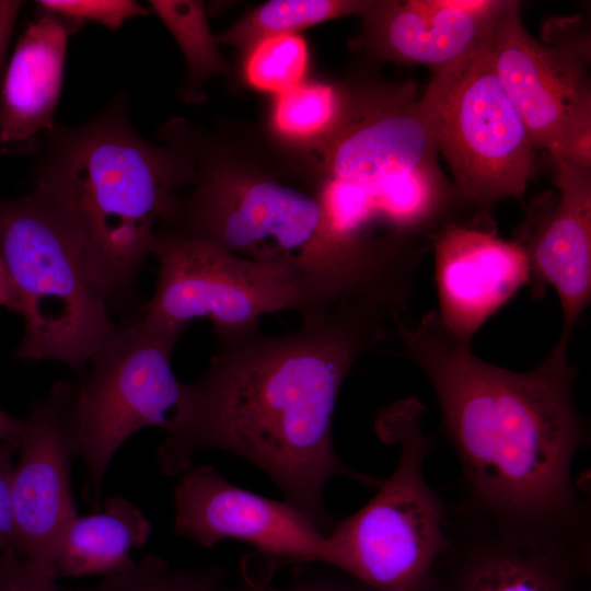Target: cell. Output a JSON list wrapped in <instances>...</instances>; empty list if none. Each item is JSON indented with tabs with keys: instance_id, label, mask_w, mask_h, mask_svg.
I'll return each instance as SVG.
<instances>
[{
	"instance_id": "6da1fadb",
	"label": "cell",
	"mask_w": 591,
	"mask_h": 591,
	"mask_svg": "<svg viewBox=\"0 0 591 591\" xmlns=\"http://www.w3.org/2000/svg\"><path fill=\"white\" fill-rule=\"evenodd\" d=\"M406 355L436 394L442 429L459 461L466 508L525 543L591 568V507L572 477L578 452L590 443L560 336L530 371L477 357L471 340L452 333L436 309L417 323L393 324Z\"/></svg>"
},
{
	"instance_id": "7a4b0ae2",
	"label": "cell",
	"mask_w": 591,
	"mask_h": 591,
	"mask_svg": "<svg viewBox=\"0 0 591 591\" xmlns=\"http://www.w3.org/2000/svg\"><path fill=\"white\" fill-rule=\"evenodd\" d=\"M392 334V323L379 314L339 310L303 318L281 335L257 329L218 339L205 372L182 383L155 450L161 472L182 475L204 450L240 456L328 535L338 519L326 509L327 484L344 477L376 489L383 480L339 456L333 420L354 363Z\"/></svg>"
},
{
	"instance_id": "3957f363",
	"label": "cell",
	"mask_w": 591,
	"mask_h": 591,
	"mask_svg": "<svg viewBox=\"0 0 591 591\" xmlns=\"http://www.w3.org/2000/svg\"><path fill=\"white\" fill-rule=\"evenodd\" d=\"M121 93L91 120L45 135L35 188L59 211L111 310L134 293L157 224L195 179L197 137L182 121L152 143L130 124Z\"/></svg>"
},
{
	"instance_id": "277c9868",
	"label": "cell",
	"mask_w": 591,
	"mask_h": 591,
	"mask_svg": "<svg viewBox=\"0 0 591 591\" xmlns=\"http://www.w3.org/2000/svg\"><path fill=\"white\" fill-rule=\"evenodd\" d=\"M192 190L165 228L253 260L279 264L300 280L301 318L361 309L391 316L395 301L373 270L332 231L306 181L233 160L198 141Z\"/></svg>"
},
{
	"instance_id": "5b68a950",
	"label": "cell",
	"mask_w": 591,
	"mask_h": 591,
	"mask_svg": "<svg viewBox=\"0 0 591 591\" xmlns=\"http://www.w3.org/2000/svg\"><path fill=\"white\" fill-rule=\"evenodd\" d=\"M0 254L24 320L16 356L60 362L81 381L90 359L121 324L93 282L67 221L36 188L0 198Z\"/></svg>"
},
{
	"instance_id": "8992f818",
	"label": "cell",
	"mask_w": 591,
	"mask_h": 591,
	"mask_svg": "<svg viewBox=\"0 0 591 591\" xmlns=\"http://www.w3.org/2000/svg\"><path fill=\"white\" fill-rule=\"evenodd\" d=\"M425 410L405 398L378 412L375 432L398 447L397 464L374 496L326 536L324 564L373 591H421L448 545V503L425 477L433 447L422 427Z\"/></svg>"
},
{
	"instance_id": "52a82bcc",
	"label": "cell",
	"mask_w": 591,
	"mask_h": 591,
	"mask_svg": "<svg viewBox=\"0 0 591 591\" xmlns=\"http://www.w3.org/2000/svg\"><path fill=\"white\" fill-rule=\"evenodd\" d=\"M418 104L461 205L484 210L523 195L537 150L496 74L487 42L433 71Z\"/></svg>"
},
{
	"instance_id": "ba28073f",
	"label": "cell",
	"mask_w": 591,
	"mask_h": 591,
	"mask_svg": "<svg viewBox=\"0 0 591 591\" xmlns=\"http://www.w3.org/2000/svg\"><path fill=\"white\" fill-rule=\"evenodd\" d=\"M182 335L138 314L90 359L78 384L74 420L85 464L82 496L93 511L100 510L106 470L124 442L143 428H166L183 383L172 369Z\"/></svg>"
},
{
	"instance_id": "9c48e42d",
	"label": "cell",
	"mask_w": 591,
	"mask_h": 591,
	"mask_svg": "<svg viewBox=\"0 0 591 591\" xmlns=\"http://www.w3.org/2000/svg\"><path fill=\"white\" fill-rule=\"evenodd\" d=\"M343 118L333 136L303 155L309 183L355 195L383 224L399 220L402 198L418 172L434 170L437 148L419 109L414 82L345 89Z\"/></svg>"
},
{
	"instance_id": "30bf717a",
	"label": "cell",
	"mask_w": 591,
	"mask_h": 591,
	"mask_svg": "<svg viewBox=\"0 0 591 591\" xmlns=\"http://www.w3.org/2000/svg\"><path fill=\"white\" fill-rule=\"evenodd\" d=\"M151 255L158 280L139 315L181 334L194 318L207 317L217 340L227 339L257 331L265 314L306 310L300 280L279 264L244 258L169 228H158Z\"/></svg>"
},
{
	"instance_id": "8fae6325",
	"label": "cell",
	"mask_w": 591,
	"mask_h": 591,
	"mask_svg": "<svg viewBox=\"0 0 591 591\" xmlns=\"http://www.w3.org/2000/svg\"><path fill=\"white\" fill-rule=\"evenodd\" d=\"M487 48L535 149L548 150L565 162H587L591 157V91L586 44H543L524 27L520 3L506 0Z\"/></svg>"
},
{
	"instance_id": "7c38bea8",
	"label": "cell",
	"mask_w": 591,
	"mask_h": 591,
	"mask_svg": "<svg viewBox=\"0 0 591 591\" xmlns=\"http://www.w3.org/2000/svg\"><path fill=\"white\" fill-rule=\"evenodd\" d=\"M77 390L78 384L60 380L31 404L12 480L15 530L24 563L34 572L56 578L57 538L79 514L71 486L72 461L79 456Z\"/></svg>"
},
{
	"instance_id": "4fadbf2b",
	"label": "cell",
	"mask_w": 591,
	"mask_h": 591,
	"mask_svg": "<svg viewBox=\"0 0 591 591\" xmlns=\"http://www.w3.org/2000/svg\"><path fill=\"white\" fill-rule=\"evenodd\" d=\"M174 534L205 548L236 540L282 566L325 563L326 536L300 511L239 487L211 465L184 472L173 495Z\"/></svg>"
},
{
	"instance_id": "5bb4252c",
	"label": "cell",
	"mask_w": 591,
	"mask_h": 591,
	"mask_svg": "<svg viewBox=\"0 0 591 591\" xmlns=\"http://www.w3.org/2000/svg\"><path fill=\"white\" fill-rule=\"evenodd\" d=\"M448 545L421 591H590L570 559L497 529L463 503H448Z\"/></svg>"
},
{
	"instance_id": "9a60e30c",
	"label": "cell",
	"mask_w": 591,
	"mask_h": 591,
	"mask_svg": "<svg viewBox=\"0 0 591 591\" xmlns=\"http://www.w3.org/2000/svg\"><path fill=\"white\" fill-rule=\"evenodd\" d=\"M432 251L439 316L452 333L470 340L531 278L522 245L477 224L445 225Z\"/></svg>"
},
{
	"instance_id": "2e32d148",
	"label": "cell",
	"mask_w": 591,
	"mask_h": 591,
	"mask_svg": "<svg viewBox=\"0 0 591 591\" xmlns=\"http://www.w3.org/2000/svg\"><path fill=\"white\" fill-rule=\"evenodd\" d=\"M506 0L373 1L361 44L383 60L437 71L485 45Z\"/></svg>"
},
{
	"instance_id": "e0dca14e",
	"label": "cell",
	"mask_w": 591,
	"mask_h": 591,
	"mask_svg": "<svg viewBox=\"0 0 591 591\" xmlns=\"http://www.w3.org/2000/svg\"><path fill=\"white\" fill-rule=\"evenodd\" d=\"M559 198L544 212L522 245L531 279L540 291L552 286L563 312V337L591 299V178L590 170L555 161Z\"/></svg>"
},
{
	"instance_id": "ac0fdd59",
	"label": "cell",
	"mask_w": 591,
	"mask_h": 591,
	"mask_svg": "<svg viewBox=\"0 0 591 591\" xmlns=\"http://www.w3.org/2000/svg\"><path fill=\"white\" fill-rule=\"evenodd\" d=\"M74 26L42 11L20 36L1 80L0 146H27L54 127Z\"/></svg>"
},
{
	"instance_id": "d6986e66",
	"label": "cell",
	"mask_w": 591,
	"mask_h": 591,
	"mask_svg": "<svg viewBox=\"0 0 591 591\" xmlns=\"http://www.w3.org/2000/svg\"><path fill=\"white\" fill-rule=\"evenodd\" d=\"M152 534L144 513L120 495L104 499L103 510L76 515L60 532L54 549L58 578H102L132 570L130 552Z\"/></svg>"
},
{
	"instance_id": "ffe728a7",
	"label": "cell",
	"mask_w": 591,
	"mask_h": 591,
	"mask_svg": "<svg viewBox=\"0 0 591 591\" xmlns=\"http://www.w3.org/2000/svg\"><path fill=\"white\" fill-rule=\"evenodd\" d=\"M345 89L303 81L275 96L269 112V131L287 149L302 155L321 148L343 118Z\"/></svg>"
},
{
	"instance_id": "44dd1931",
	"label": "cell",
	"mask_w": 591,
	"mask_h": 591,
	"mask_svg": "<svg viewBox=\"0 0 591 591\" xmlns=\"http://www.w3.org/2000/svg\"><path fill=\"white\" fill-rule=\"evenodd\" d=\"M373 1L271 0L243 15L216 38L245 53L262 38L298 34L306 27L349 15L363 16Z\"/></svg>"
},
{
	"instance_id": "7402d4cb",
	"label": "cell",
	"mask_w": 591,
	"mask_h": 591,
	"mask_svg": "<svg viewBox=\"0 0 591 591\" xmlns=\"http://www.w3.org/2000/svg\"><path fill=\"white\" fill-rule=\"evenodd\" d=\"M150 7L167 27L183 51L187 80L181 90L186 102L204 100L202 84L213 76L228 74L230 65L218 48L202 1L151 0Z\"/></svg>"
},
{
	"instance_id": "603a6c76",
	"label": "cell",
	"mask_w": 591,
	"mask_h": 591,
	"mask_svg": "<svg viewBox=\"0 0 591 591\" xmlns=\"http://www.w3.org/2000/svg\"><path fill=\"white\" fill-rule=\"evenodd\" d=\"M308 67L305 39L281 34L262 38L244 53L242 74L251 89L276 96L303 82Z\"/></svg>"
},
{
	"instance_id": "cb8c5ba5",
	"label": "cell",
	"mask_w": 591,
	"mask_h": 591,
	"mask_svg": "<svg viewBox=\"0 0 591 591\" xmlns=\"http://www.w3.org/2000/svg\"><path fill=\"white\" fill-rule=\"evenodd\" d=\"M225 579L227 570L221 567L173 569L164 558L149 554L132 570L74 591H225Z\"/></svg>"
},
{
	"instance_id": "d4e9b609",
	"label": "cell",
	"mask_w": 591,
	"mask_h": 591,
	"mask_svg": "<svg viewBox=\"0 0 591 591\" xmlns=\"http://www.w3.org/2000/svg\"><path fill=\"white\" fill-rule=\"evenodd\" d=\"M300 570L286 584L274 583L282 567L276 559L257 552L241 560L240 580L225 591H373L348 573L321 563L299 564Z\"/></svg>"
},
{
	"instance_id": "484cf974",
	"label": "cell",
	"mask_w": 591,
	"mask_h": 591,
	"mask_svg": "<svg viewBox=\"0 0 591 591\" xmlns=\"http://www.w3.org/2000/svg\"><path fill=\"white\" fill-rule=\"evenodd\" d=\"M42 11L56 14L74 24L96 22L116 31L134 16L147 15L149 10L132 0H42L36 2Z\"/></svg>"
},
{
	"instance_id": "4316f807",
	"label": "cell",
	"mask_w": 591,
	"mask_h": 591,
	"mask_svg": "<svg viewBox=\"0 0 591 591\" xmlns=\"http://www.w3.org/2000/svg\"><path fill=\"white\" fill-rule=\"evenodd\" d=\"M19 441H0V554L20 555V545L15 530L12 480Z\"/></svg>"
},
{
	"instance_id": "83f0119b",
	"label": "cell",
	"mask_w": 591,
	"mask_h": 591,
	"mask_svg": "<svg viewBox=\"0 0 591 591\" xmlns=\"http://www.w3.org/2000/svg\"><path fill=\"white\" fill-rule=\"evenodd\" d=\"M0 591H59L58 578L32 571L20 555L0 554Z\"/></svg>"
},
{
	"instance_id": "f1b7e54d",
	"label": "cell",
	"mask_w": 591,
	"mask_h": 591,
	"mask_svg": "<svg viewBox=\"0 0 591 591\" xmlns=\"http://www.w3.org/2000/svg\"><path fill=\"white\" fill-rule=\"evenodd\" d=\"M23 2L0 0V83L7 67L5 59L15 21Z\"/></svg>"
},
{
	"instance_id": "f546056e",
	"label": "cell",
	"mask_w": 591,
	"mask_h": 591,
	"mask_svg": "<svg viewBox=\"0 0 591 591\" xmlns=\"http://www.w3.org/2000/svg\"><path fill=\"white\" fill-rule=\"evenodd\" d=\"M0 306L19 313V301L9 270L0 254Z\"/></svg>"
},
{
	"instance_id": "4dcf8cb0",
	"label": "cell",
	"mask_w": 591,
	"mask_h": 591,
	"mask_svg": "<svg viewBox=\"0 0 591 591\" xmlns=\"http://www.w3.org/2000/svg\"><path fill=\"white\" fill-rule=\"evenodd\" d=\"M22 428L23 419L0 408V441H19Z\"/></svg>"
}]
</instances>
